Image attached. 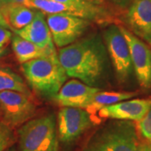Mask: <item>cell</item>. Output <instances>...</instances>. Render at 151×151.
I'll return each instance as SVG.
<instances>
[{"mask_svg": "<svg viewBox=\"0 0 151 151\" xmlns=\"http://www.w3.org/2000/svg\"><path fill=\"white\" fill-rule=\"evenodd\" d=\"M15 135L13 128L3 121H0V151L9 150L14 142Z\"/></svg>", "mask_w": 151, "mask_h": 151, "instance_id": "d6986e66", "label": "cell"}, {"mask_svg": "<svg viewBox=\"0 0 151 151\" xmlns=\"http://www.w3.org/2000/svg\"><path fill=\"white\" fill-rule=\"evenodd\" d=\"M0 118H1V112H0Z\"/></svg>", "mask_w": 151, "mask_h": 151, "instance_id": "f1b7e54d", "label": "cell"}, {"mask_svg": "<svg viewBox=\"0 0 151 151\" xmlns=\"http://www.w3.org/2000/svg\"><path fill=\"white\" fill-rule=\"evenodd\" d=\"M129 47L131 60L136 78L144 89L151 87V49L139 38L119 25Z\"/></svg>", "mask_w": 151, "mask_h": 151, "instance_id": "30bf717a", "label": "cell"}, {"mask_svg": "<svg viewBox=\"0 0 151 151\" xmlns=\"http://www.w3.org/2000/svg\"><path fill=\"white\" fill-rule=\"evenodd\" d=\"M139 151H151V143L148 141H140Z\"/></svg>", "mask_w": 151, "mask_h": 151, "instance_id": "cb8c5ba5", "label": "cell"}, {"mask_svg": "<svg viewBox=\"0 0 151 151\" xmlns=\"http://www.w3.org/2000/svg\"><path fill=\"white\" fill-rule=\"evenodd\" d=\"M57 55L68 76L92 86H96L103 80L108 56L106 46L98 35L77 40L60 48Z\"/></svg>", "mask_w": 151, "mask_h": 151, "instance_id": "6da1fadb", "label": "cell"}, {"mask_svg": "<svg viewBox=\"0 0 151 151\" xmlns=\"http://www.w3.org/2000/svg\"><path fill=\"white\" fill-rule=\"evenodd\" d=\"M29 8L45 14H63L79 17L97 24H113V14L104 7L83 1L79 4H65L52 0H31Z\"/></svg>", "mask_w": 151, "mask_h": 151, "instance_id": "5b68a950", "label": "cell"}, {"mask_svg": "<svg viewBox=\"0 0 151 151\" xmlns=\"http://www.w3.org/2000/svg\"><path fill=\"white\" fill-rule=\"evenodd\" d=\"M138 95V92H103L100 90L93 97L91 105L88 107L87 110L92 114L98 112L101 108L106 106L113 105L115 103L129 100Z\"/></svg>", "mask_w": 151, "mask_h": 151, "instance_id": "e0dca14e", "label": "cell"}, {"mask_svg": "<svg viewBox=\"0 0 151 151\" xmlns=\"http://www.w3.org/2000/svg\"><path fill=\"white\" fill-rule=\"evenodd\" d=\"M13 35L9 29L0 27V47L5 48L12 40Z\"/></svg>", "mask_w": 151, "mask_h": 151, "instance_id": "44dd1931", "label": "cell"}, {"mask_svg": "<svg viewBox=\"0 0 151 151\" xmlns=\"http://www.w3.org/2000/svg\"><path fill=\"white\" fill-rule=\"evenodd\" d=\"M15 91L31 97V92L19 75L8 67H0V92Z\"/></svg>", "mask_w": 151, "mask_h": 151, "instance_id": "ac0fdd59", "label": "cell"}, {"mask_svg": "<svg viewBox=\"0 0 151 151\" xmlns=\"http://www.w3.org/2000/svg\"><path fill=\"white\" fill-rule=\"evenodd\" d=\"M136 126L144 139L151 143V108L140 121L137 122Z\"/></svg>", "mask_w": 151, "mask_h": 151, "instance_id": "ffe728a7", "label": "cell"}, {"mask_svg": "<svg viewBox=\"0 0 151 151\" xmlns=\"http://www.w3.org/2000/svg\"><path fill=\"white\" fill-rule=\"evenodd\" d=\"M0 112L2 121L14 128L31 119L36 107L30 96L15 91H3L0 92Z\"/></svg>", "mask_w": 151, "mask_h": 151, "instance_id": "ba28073f", "label": "cell"}, {"mask_svg": "<svg viewBox=\"0 0 151 151\" xmlns=\"http://www.w3.org/2000/svg\"><path fill=\"white\" fill-rule=\"evenodd\" d=\"M15 35L37 45L42 48L54 49L55 44L49 29L48 24L41 11L35 12V17L28 25L21 29L14 30Z\"/></svg>", "mask_w": 151, "mask_h": 151, "instance_id": "5bb4252c", "label": "cell"}, {"mask_svg": "<svg viewBox=\"0 0 151 151\" xmlns=\"http://www.w3.org/2000/svg\"><path fill=\"white\" fill-rule=\"evenodd\" d=\"M46 22L53 42L58 48L67 46L79 40L92 24L87 19L63 14H47Z\"/></svg>", "mask_w": 151, "mask_h": 151, "instance_id": "52a82bcc", "label": "cell"}, {"mask_svg": "<svg viewBox=\"0 0 151 151\" xmlns=\"http://www.w3.org/2000/svg\"><path fill=\"white\" fill-rule=\"evenodd\" d=\"M12 50L19 63H25L32 60L57 54L55 48L47 49L38 46L19 35H14L11 40Z\"/></svg>", "mask_w": 151, "mask_h": 151, "instance_id": "9a60e30c", "label": "cell"}, {"mask_svg": "<svg viewBox=\"0 0 151 151\" xmlns=\"http://www.w3.org/2000/svg\"><path fill=\"white\" fill-rule=\"evenodd\" d=\"M86 2H89L91 4L99 6H104L106 4V0H84Z\"/></svg>", "mask_w": 151, "mask_h": 151, "instance_id": "484cf974", "label": "cell"}, {"mask_svg": "<svg viewBox=\"0 0 151 151\" xmlns=\"http://www.w3.org/2000/svg\"><path fill=\"white\" fill-rule=\"evenodd\" d=\"M20 151H58L56 118L49 113L29 119L18 130Z\"/></svg>", "mask_w": 151, "mask_h": 151, "instance_id": "277c9868", "label": "cell"}, {"mask_svg": "<svg viewBox=\"0 0 151 151\" xmlns=\"http://www.w3.org/2000/svg\"><path fill=\"white\" fill-rule=\"evenodd\" d=\"M110 3H112L116 8H118L121 10H126L133 0H108Z\"/></svg>", "mask_w": 151, "mask_h": 151, "instance_id": "7402d4cb", "label": "cell"}, {"mask_svg": "<svg viewBox=\"0 0 151 151\" xmlns=\"http://www.w3.org/2000/svg\"><path fill=\"white\" fill-rule=\"evenodd\" d=\"M1 10L11 29L18 30L28 25L35 17L34 9L19 4H0Z\"/></svg>", "mask_w": 151, "mask_h": 151, "instance_id": "2e32d148", "label": "cell"}, {"mask_svg": "<svg viewBox=\"0 0 151 151\" xmlns=\"http://www.w3.org/2000/svg\"><path fill=\"white\" fill-rule=\"evenodd\" d=\"M56 124L59 140L63 144H70L92 127L93 119L86 109L62 107L57 114Z\"/></svg>", "mask_w": 151, "mask_h": 151, "instance_id": "9c48e42d", "label": "cell"}, {"mask_svg": "<svg viewBox=\"0 0 151 151\" xmlns=\"http://www.w3.org/2000/svg\"><path fill=\"white\" fill-rule=\"evenodd\" d=\"M21 65L29 85L44 97L54 99L68 77L57 54L32 60Z\"/></svg>", "mask_w": 151, "mask_h": 151, "instance_id": "7a4b0ae2", "label": "cell"}, {"mask_svg": "<svg viewBox=\"0 0 151 151\" xmlns=\"http://www.w3.org/2000/svg\"><path fill=\"white\" fill-rule=\"evenodd\" d=\"M101 89L87 85L77 79L65 82L54 97L55 101L61 107L87 109L93 97Z\"/></svg>", "mask_w": 151, "mask_h": 151, "instance_id": "7c38bea8", "label": "cell"}, {"mask_svg": "<svg viewBox=\"0 0 151 151\" xmlns=\"http://www.w3.org/2000/svg\"><path fill=\"white\" fill-rule=\"evenodd\" d=\"M0 27L6 28V29H10L9 25L8 24V23L6 21L5 18L4 16L3 13H2V10H1V6H0Z\"/></svg>", "mask_w": 151, "mask_h": 151, "instance_id": "d4e9b609", "label": "cell"}, {"mask_svg": "<svg viewBox=\"0 0 151 151\" xmlns=\"http://www.w3.org/2000/svg\"><path fill=\"white\" fill-rule=\"evenodd\" d=\"M139 145L136 124L112 119L90 137L84 151H139Z\"/></svg>", "mask_w": 151, "mask_h": 151, "instance_id": "3957f363", "label": "cell"}, {"mask_svg": "<svg viewBox=\"0 0 151 151\" xmlns=\"http://www.w3.org/2000/svg\"><path fill=\"white\" fill-rule=\"evenodd\" d=\"M4 53H5V48L0 47V57H1L3 55H4Z\"/></svg>", "mask_w": 151, "mask_h": 151, "instance_id": "4316f807", "label": "cell"}, {"mask_svg": "<svg viewBox=\"0 0 151 151\" xmlns=\"http://www.w3.org/2000/svg\"><path fill=\"white\" fill-rule=\"evenodd\" d=\"M124 21L130 32L151 45V0H133Z\"/></svg>", "mask_w": 151, "mask_h": 151, "instance_id": "8fae6325", "label": "cell"}, {"mask_svg": "<svg viewBox=\"0 0 151 151\" xmlns=\"http://www.w3.org/2000/svg\"><path fill=\"white\" fill-rule=\"evenodd\" d=\"M31 0H0V4H19L29 7Z\"/></svg>", "mask_w": 151, "mask_h": 151, "instance_id": "603a6c76", "label": "cell"}, {"mask_svg": "<svg viewBox=\"0 0 151 151\" xmlns=\"http://www.w3.org/2000/svg\"><path fill=\"white\" fill-rule=\"evenodd\" d=\"M151 108L150 98L129 99L106 106L101 108L97 113L103 119L126 120L139 122L146 115Z\"/></svg>", "mask_w": 151, "mask_h": 151, "instance_id": "4fadbf2b", "label": "cell"}, {"mask_svg": "<svg viewBox=\"0 0 151 151\" xmlns=\"http://www.w3.org/2000/svg\"><path fill=\"white\" fill-rule=\"evenodd\" d=\"M5 151H12V150H5Z\"/></svg>", "mask_w": 151, "mask_h": 151, "instance_id": "83f0119b", "label": "cell"}, {"mask_svg": "<svg viewBox=\"0 0 151 151\" xmlns=\"http://www.w3.org/2000/svg\"><path fill=\"white\" fill-rule=\"evenodd\" d=\"M105 45L119 83L129 79L134 68L129 47L119 25L111 24L103 33Z\"/></svg>", "mask_w": 151, "mask_h": 151, "instance_id": "8992f818", "label": "cell"}]
</instances>
